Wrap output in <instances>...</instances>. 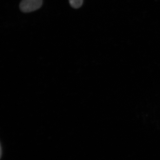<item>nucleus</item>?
Masks as SVG:
<instances>
[{"label":"nucleus","mask_w":160,"mask_h":160,"mask_svg":"<svg viewBox=\"0 0 160 160\" xmlns=\"http://www.w3.org/2000/svg\"><path fill=\"white\" fill-rule=\"evenodd\" d=\"M83 0H69V4L72 8L78 9L82 6Z\"/></svg>","instance_id":"2"},{"label":"nucleus","mask_w":160,"mask_h":160,"mask_svg":"<svg viewBox=\"0 0 160 160\" xmlns=\"http://www.w3.org/2000/svg\"><path fill=\"white\" fill-rule=\"evenodd\" d=\"M42 0H22L20 4V9L24 12H29L39 9Z\"/></svg>","instance_id":"1"}]
</instances>
